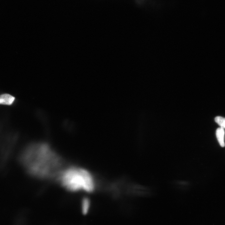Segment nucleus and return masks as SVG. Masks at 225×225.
Returning a JSON list of instances; mask_svg holds the SVG:
<instances>
[{"label":"nucleus","instance_id":"nucleus-1","mask_svg":"<svg viewBox=\"0 0 225 225\" xmlns=\"http://www.w3.org/2000/svg\"><path fill=\"white\" fill-rule=\"evenodd\" d=\"M18 160L25 172L40 180L57 177L63 168V160L47 143L29 144L21 150Z\"/></svg>","mask_w":225,"mask_h":225},{"label":"nucleus","instance_id":"nucleus-2","mask_svg":"<svg viewBox=\"0 0 225 225\" xmlns=\"http://www.w3.org/2000/svg\"><path fill=\"white\" fill-rule=\"evenodd\" d=\"M57 177L61 185L69 192L91 193L95 190L93 176L82 168L71 166L63 168Z\"/></svg>","mask_w":225,"mask_h":225},{"label":"nucleus","instance_id":"nucleus-3","mask_svg":"<svg viewBox=\"0 0 225 225\" xmlns=\"http://www.w3.org/2000/svg\"><path fill=\"white\" fill-rule=\"evenodd\" d=\"M15 100V97L9 94H5L0 95V104L11 105Z\"/></svg>","mask_w":225,"mask_h":225},{"label":"nucleus","instance_id":"nucleus-4","mask_svg":"<svg viewBox=\"0 0 225 225\" xmlns=\"http://www.w3.org/2000/svg\"><path fill=\"white\" fill-rule=\"evenodd\" d=\"M224 130L222 128H219L216 131V136L220 143V145L222 147H224L225 146L224 141Z\"/></svg>","mask_w":225,"mask_h":225},{"label":"nucleus","instance_id":"nucleus-5","mask_svg":"<svg viewBox=\"0 0 225 225\" xmlns=\"http://www.w3.org/2000/svg\"><path fill=\"white\" fill-rule=\"evenodd\" d=\"M25 216L22 214L18 215L15 218L13 225H27Z\"/></svg>","mask_w":225,"mask_h":225},{"label":"nucleus","instance_id":"nucleus-6","mask_svg":"<svg viewBox=\"0 0 225 225\" xmlns=\"http://www.w3.org/2000/svg\"><path fill=\"white\" fill-rule=\"evenodd\" d=\"M90 204L89 200L87 198H84L82 201V211L84 214H86L88 210Z\"/></svg>","mask_w":225,"mask_h":225},{"label":"nucleus","instance_id":"nucleus-7","mask_svg":"<svg viewBox=\"0 0 225 225\" xmlns=\"http://www.w3.org/2000/svg\"><path fill=\"white\" fill-rule=\"evenodd\" d=\"M215 121L220 126L221 128L224 129L225 127V118L221 116H217L215 118Z\"/></svg>","mask_w":225,"mask_h":225}]
</instances>
